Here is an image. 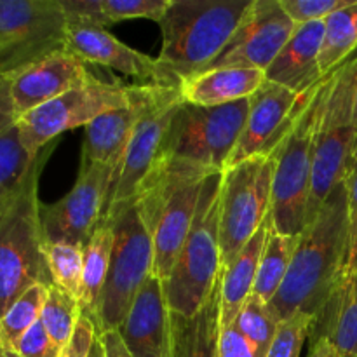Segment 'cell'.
Wrapping results in <instances>:
<instances>
[{"mask_svg":"<svg viewBox=\"0 0 357 357\" xmlns=\"http://www.w3.org/2000/svg\"><path fill=\"white\" fill-rule=\"evenodd\" d=\"M356 126H357V93H356Z\"/></svg>","mask_w":357,"mask_h":357,"instance_id":"cell-47","label":"cell"},{"mask_svg":"<svg viewBox=\"0 0 357 357\" xmlns=\"http://www.w3.org/2000/svg\"><path fill=\"white\" fill-rule=\"evenodd\" d=\"M149 86H124L93 77L82 86L21 115L16 122L21 145L31 157H37L42 149L54 143L63 132L80 126L87 128L101 115L135 103Z\"/></svg>","mask_w":357,"mask_h":357,"instance_id":"cell-10","label":"cell"},{"mask_svg":"<svg viewBox=\"0 0 357 357\" xmlns=\"http://www.w3.org/2000/svg\"><path fill=\"white\" fill-rule=\"evenodd\" d=\"M164 89L166 86L150 84L135 103L108 112L91 122L86 128L82 167L91 166V164H114V167H117L136 126L149 112V108L155 103Z\"/></svg>","mask_w":357,"mask_h":357,"instance_id":"cell-20","label":"cell"},{"mask_svg":"<svg viewBox=\"0 0 357 357\" xmlns=\"http://www.w3.org/2000/svg\"><path fill=\"white\" fill-rule=\"evenodd\" d=\"M324 338L338 357H357V274L342 278L316 316L310 340Z\"/></svg>","mask_w":357,"mask_h":357,"instance_id":"cell-24","label":"cell"},{"mask_svg":"<svg viewBox=\"0 0 357 357\" xmlns=\"http://www.w3.org/2000/svg\"><path fill=\"white\" fill-rule=\"evenodd\" d=\"M248 112L250 100L222 107H195L181 101L167 132L164 162L204 173L225 171L246 126Z\"/></svg>","mask_w":357,"mask_h":357,"instance_id":"cell-8","label":"cell"},{"mask_svg":"<svg viewBox=\"0 0 357 357\" xmlns=\"http://www.w3.org/2000/svg\"><path fill=\"white\" fill-rule=\"evenodd\" d=\"M351 257L347 190L342 181L300 236L288 275L268 305L275 319L296 312L316 317L345 275Z\"/></svg>","mask_w":357,"mask_h":357,"instance_id":"cell-1","label":"cell"},{"mask_svg":"<svg viewBox=\"0 0 357 357\" xmlns=\"http://www.w3.org/2000/svg\"><path fill=\"white\" fill-rule=\"evenodd\" d=\"M66 24L61 0H0V75L65 51Z\"/></svg>","mask_w":357,"mask_h":357,"instance_id":"cell-12","label":"cell"},{"mask_svg":"<svg viewBox=\"0 0 357 357\" xmlns=\"http://www.w3.org/2000/svg\"><path fill=\"white\" fill-rule=\"evenodd\" d=\"M66 51L86 61L87 65L108 66L139 80L142 84L174 87L157 59L126 45L103 26L68 21Z\"/></svg>","mask_w":357,"mask_h":357,"instance_id":"cell-17","label":"cell"},{"mask_svg":"<svg viewBox=\"0 0 357 357\" xmlns=\"http://www.w3.org/2000/svg\"><path fill=\"white\" fill-rule=\"evenodd\" d=\"M54 146L56 142L35 157L20 192L0 216V319L28 288L52 286L44 257L38 180Z\"/></svg>","mask_w":357,"mask_h":357,"instance_id":"cell-3","label":"cell"},{"mask_svg":"<svg viewBox=\"0 0 357 357\" xmlns=\"http://www.w3.org/2000/svg\"><path fill=\"white\" fill-rule=\"evenodd\" d=\"M307 357H338L331 344L324 338H316L310 344V352Z\"/></svg>","mask_w":357,"mask_h":357,"instance_id":"cell-43","label":"cell"},{"mask_svg":"<svg viewBox=\"0 0 357 357\" xmlns=\"http://www.w3.org/2000/svg\"><path fill=\"white\" fill-rule=\"evenodd\" d=\"M213 173L164 162L136 199L153 241V275L166 282L197 213L202 183Z\"/></svg>","mask_w":357,"mask_h":357,"instance_id":"cell-4","label":"cell"},{"mask_svg":"<svg viewBox=\"0 0 357 357\" xmlns=\"http://www.w3.org/2000/svg\"><path fill=\"white\" fill-rule=\"evenodd\" d=\"M49 286L35 284L28 288L0 319V342L13 349L14 344L40 319Z\"/></svg>","mask_w":357,"mask_h":357,"instance_id":"cell-33","label":"cell"},{"mask_svg":"<svg viewBox=\"0 0 357 357\" xmlns=\"http://www.w3.org/2000/svg\"><path fill=\"white\" fill-rule=\"evenodd\" d=\"M356 93L357 52L331 72L317 131L305 227L312 223L333 188L344 181L349 157L357 139Z\"/></svg>","mask_w":357,"mask_h":357,"instance_id":"cell-7","label":"cell"},{"mask_svg":"<svg viewBox=\"0 0 357 357\" xmlns=\"http://www.w3.org/2000/svg\"><path fill=\"white\" fill-rule=\"evenodd\" d=\"M222 173H213L202 183L197 213L187 241L164 282L171 312L194 316L211 295L222 274L220 244V199Z\"/></svg>","mask_w":357,"mask_h":357,"instance_id":"cell-5","label":"cell"},{"mask_svg":"<svg viewBox=\"0 0 357 357\" xmlns=\"http://www.w3.org/2000/svg\"><path fill=\"white\" fill-rule=\"evenodd\" d=\"M68 21L110 26L126 20H153L159 23L169 0H61Z\"/></svg>","mask_w":357,"mask_h":357,"instance_id":"cell-26","label":"cell"},{"mask_svg":"<svg viewBox=\"0 0 357 357\" xmlns=\"http://www.w3.org/2000/svg\"><path fill=\"white\" fill-rule=\"evenodd\" d=\"M357 52V0L324 20V38L319 56L323 75L344 65Z\"/></svg>","mask_w":357,"mask_h":357,"instance_id":"cell-29","label":"cell"},{"mask_svg":"<svg viewBox=\"0 0 357 357\" xmlns=\"http://www.w3.org/2000/svg\"><path fill=\"white\" fill-rule=\"evenodd\" d=\"M98 338H100L101 347H103V357H132L117 330L107 331Z\"/></svg>","mask_w":357,"mask_h":357,"instance_id":"cell-42","label":"cell"},{"mask_svg":"<svg viewBox=\"0 0 357 357\" xmlns=\"http://www.w3.org/2000/svg\"><path fill=\"white\" fill-rule=\"evenodd\" d=\"M351 2L352 0H281V6L293 23L305 24L312 21H324Z\"/></svg>","mask_w":357,"mask_h":357,"instance_id":"cell-36","label":"cell"},{"mask_svg":"<svg viewBox=\"0 0 357 357\" xmlns=\"http://www.w3.org/2000/svg\"><path fill=\"white\" fill-rule=\"evenodd\" d=\"M323 38L324 21L296 24L289 40L265 72V79L296 94L312 89L326 77L319 68Z\"/></svg>","mask_w":357,"mask_h":357,"instance_id":"cell-21","label":"cell"},{"mask_svg":"<svg viewBox=\"0 0 357 357\" xmlns=\"http://www.w3.org/2000/svg\"><path fill=\"white\" fill-rule=\"evenodd\" d=\"M93 77L89 65L66 49L14 73L9 79L17 117L82 86Z\"/></svg>","mask_w":357,"mask_h":357,"instance_id":"cell-19","label":"cell"},{"mask_svg":"<svg viewBox=\"0 0 357 357\" xmlns=\"http://www.w3.org/2000/svg\"><path fill=\"white\" fill-rule=\"evenodd\" d=\"M16 108H14L13 94H10V79L0 75V135L17 122Z\"/></svg>","mask_w":357,"mask_h":357,"instance_id":"cell-41","label":"cell"},{"mask_svg":"<svg viewBox=\"0 0 357 357\" xmlns=\"http://www.w3.org/2000/svg\"><path fill=\"white\" fill-rule=\"evenodd\" d=\"M13 349L21 357H59L61 354V351L49 338L40 319L14 344Z\"/></svg>","mask_w":357,"mask_h":357,"instance_id":"cell-37","label":"cell"},{"mask_svg":"<svg viewBox=\"0 0 357 357\" xmlns=\"http://www.w3.org/2000/svg\"><path fill=\"white\" fill-rule=\"evenodd\" d=\"M107 222H110L114 232V250L93 323L98 337L121 326L135 296L153 275L155 265L152 236L136 202L115 213Z\"/></svg>","mask_w":357,"mask_h":357,"instance_id":"cell-9","label":"cell"},{"mask_svg":"<svg viewBox=\"0 0 357 357\" xmlns=\"http://www.w3.org/2000/svg\"><path fill=\"white\" fill-rule=\"evenodd\" d=\"M274 155H260L227 167L222 174L220 244L227 267L271 216Z\"/></svg>","mask_w":357,"mask_h":357,"instance_id":"cell-11","label":"cell"},{"mask_svg":"<svg viewBox=\"0 0 357 357\" xmlns=\"http://www.w3.org/2000/svg\"><path fill=\"white\" fill-rule=\"evenodd\" d=\"M117 331L132 357H169L171 309L164 281L146 279Z\"/></svg>","mask_w":357,"mask_h":357,"instance_id":"cell-18","label":"cell"},{"mask_svg":"<svg viewBox=\"0 0 357 357\" xmlns=\"http://www.w3.org/2000/svg\"><path fill=\"white\" fill-rule=\"evenodd\" d=\"M80 316H82V309H80V302L75 296L63 291L61 288L54 284L49 286L40 321L52 344L59 351H63V347L70 342Z\"/></svg>","mask_w":357,"mask_h":357,"instance_id":"cell-31","label":"cell"},{"mask_svg":"<svg viewBox=\"0 0 357 357\" xmlns=\"http://www.w3.org/2000/svg\"><path fill=\"white\" fill-rule=\"evenodd\" d=\"M330 77L331 73L324 77L291 132L272 153L275 160L272 180V227L284 236H302L305 230L317 131Z\"/></svg>","mask_w":357,"mask_h":357,"instance_id":"cell-6","label":"cell"},{"mask_svg":"<svg viewBox=\"0 0 357 357\" xmlns=\"http://www.w3.org/2000/svg\"><path fill=\"white\" fill-rule=\"evenodd\" d=\"M0 357H21V356L17 354L14 349L7 347V345H3L2 342H0Z\"/></svg>","mask_w":357,"mask_h":357,"instance_id":"cell-46","label":"cell"},{"mask_svg":"<svg viewBox=\"0 0 357 357\" xmlns=\"http://www.w3.org/2000/svg\"><path fill=\"white\" fill-rule=\"evenodd\" d=\"M112 250H114V232L110 222H100L91 239L84 246V275L80 309L91 323H94L96 305L107 281L110 268Z\"/></svg>","mask_w":357,"mask_h":357,"instance_id":"cell-27","label":"cell"},{"mask_svg":"<svg viewBox=\"0 0 357 357\" xmlns=\"http://www.w3.org/2000/svg\"><path fill=\"white\" fill-rule=\"evenodd\" d=\"M253 0H169L159 21L157 63L174 87L208 68L227 47Z\"/></svg>","mask_w":357,"mask_h":357,"instance_id":"cell-2","label":"cell"},{"mask_svg":"<svg viewBox=\"0 0 357 357\" xmlns=\"http://www.w3.org/2000/svg\"><path fill=\"white\" fill-rule=\"evenodd\" d=\"M345 190H347L349 220H351V253L357 246V139L349 157L347 169L344 176ZM351 258V257H349Z\"/></svg>","mask_w":357,"mask_h":357,"instance_id":"cell-39","label":"cell"},{"mask_svg":"<svg viewBox=\"0 0 357 357\" xmlns=\"http://www.w3.org/2000/svg\"><path fill=\"white\" fill-rule=\"evenodd\" d=\"M44 257L52 284L70 293L80 302L84 275V248L66 243L44 244Z\"/></svg>","mask_w":357,"mask_h":357,"instance_id":"cell-32","label":"cell"},{"mask_svg":"<svg viewBox=\"0 0 357 357\" xmlns=\"http://www.w3.org/2000/svg\"><path fill=\"white\" fill-rule=\"evenodd\" d=\"M220 357H258V354L236 324H230L222 326L220 331Z\"/></svg>","mask_w":357,"mask_h":357,"instance_id":"cell-40","label":"cell"},{"mask_svg":"<svg viewBox=\"0 0 357 357\" xmlns=\"http://www.w3.org/2000/svg\"><path fill=\"white\" fill-rule=\"evenodd\" d=\"M222 274L204 305L194 316L171 312L169 357H220Z\"/></svg>","mask_w":357,"mask_h":357,"instance_id":"cell-23","label":"cell"},{"mask_svg":"<svg viewBox=\"0 0 357 357\" xmlns=\"http://www.w3.org/2000/svg\"><path fill=\"white\" fill-rule=\"evenodd\" d=\"M265 82L267 79L261 70L222 66L204 70L181 80L178 91L183 103L195 107H222L250 100Z\"/></svg>","mask_w":357,"mask_h":357,"instance_id":"cell-22","label":"cell"},{"mask_svg":"<svg viewBox=\"0 0 357 357\" xmlns=\"http://www.w3.org/2000/svg\"><path fill=\"white\" fill-rule=\"evenodd\" d=\"M347 275H356L357 274V246L354 248V251L351 253V258H349L347 264V271H345Z\"/></svg>","mask_w":357,"mask_h":357,"instance_id":"cell-44","label":"cell"},{"mask_svg":"<svg viewBox=\"0 0 357 357\" xmlns=\"http://www.w3.org/2000/svg\"><path fill=\"white\" fill-rule=\"evenodd\" d=\"M271 225L272 216H268L260 230L241 250V253L227 267L222 268V326H230L236 323L244 302L253 293L258 265H260Z\"/></svg>","mask_w":357,"mask_h":357,"instance_id":"cell-25","label":"cell"},{"mask_svg":"<svg viewBox=\"0 0 357 357\" xmlns=\"http://www.w3.org/2000/svg\"><path fill=\"white\" fill-rule=\"evenodd\" d=\"M319 84H316L307 93L296 94L267 80L250 98L246 126L227 162V167H232L253 157L272 155L291 132L293 126L296 124Z\"/></svg>","mask_w":357,"mask_h":357,"instance_id":"cell-15","label":"cell"},{"mask_svg":"<svg viewBox=\"0 0 357 357\" xmlns=\"http://www.w3.org/2000/svg\"><path fill=\"white\" fill-rule=\"evenodd\" d=\"M114 164L80 167L72 190L54 204H40V222L47 243L86 246L103 218L110 194Z\"/></svg>","mask_w":357,"mask_h":357,"instance_id":"cell-14","label":"cell"},{"mask_svg":"<svg viewBox=\"0 0 357 357\" xmlns=\"http://www.w3.org/2000/svg\"><path fill=\"white\" fill-rule=\"evenodd\" d=\"M298 241L300 236H284L271 225L267 243H265L264 253L260 258V265H258L253 295H257L258 298L267 303L274 300V296L278 295L282 282H284L286 275H288Z\"/></svg>","mask_w":357,"mask_h":357,"instance_id":"cell-28","label":"cell"},{"mask_svg":"<svg viewBox=\"0 0 357 357\" xmlns=\"http://www.w3.org/2000/svg\"><path fill=\"white\" fill-rule=\"evenodd\" d=\"M96 330H94V324L91 323L89 317H86L82 314L77 323L75 331H73L72 338H70L68 344L63 347L59 357H89L91 347H93L94 340H96Z\"/></svg>","mask_w":357,"mask_h":357,"instance_id":"cell-38","label":"cell"},{"mask_svg":"<svg viewBox=\"0 0 357 357\" xmlns=\"http://www.w3.org/2000/svg\"><path fill=\"white\" fill-rule=\"evenodd\" d=\"M295 28L281 0H253L227 47L206 70L239 66L267 72Z\"/></svg>","mask_w":357,"mask_h":357,"instance_id":"cell-16","label":"cell"},{"mask_svg":"<svg viewBox=\"0 0 357 357\" xmlns=\"http://www.w3.org/2000/svg\"><path fill=\"white\" fill-rule=\"evenodd\" d=\"M234 324L250 340L258 357H267L279 328V321L275 319L267 302L251 293Z\"/></svg>","mask_w":357,"mask_h":357,"instance_id":"cell-34","label":"cell"},{"mask_svg":"<svg viewBox=\"0 0 357 357\" xmlns=\"http://www.w3.org/2000/svg\"><path fill=\"white\" fill-rule=\"evenodd\" d=\"M181 101L178 87H166L138 122L112 176L101 222L135 204L150 178L162 166L167 132Z\"/></svg>","mask_w":357,"mask_h":357,"instance_id":"cell-13","label":"cell"},{"mask_svg":"<svg viewBox=\"0 0 357 357\" xmlns=\"http://www.w3.org/2000/svg\"><path fill=\"white\" fill-rule=\"evenodd\" d=\"M33 160L21 145L17 126L0 135V216L17 195Z\"/></svg>","mask_w":357,"mask_h":357,"instance_id":"cell-30","label":"cell"},{"mask_svg":"<svg viewBox=\"0 0 357 357\" xmlns=\"http://www.w3.org/2000/svg\"><path fill=\"white\" fill-rule=\"evenodd\" d=\"M89 357H103V347H101V342L98 337H96V340H94L93 347H91Z\"/></svg>","mask_w":357,"mask_h":357,"instance_id":"cell-45","label":"cell"},{"mask_svg":"<svg viewBox=\"0 0 357 357\" xmlns=\"http://www.w3.org/2000/svg\"><path fill=\"white\" fill-rule=\"evenodd\" d=\"M314 321L316 317L305 312H296L281 321L267 357H300L303 344L310 338Z\"/></svg>","mask_w":357,"mask_h":357,"instance_id":"cell-35","label":"cell"}]
</instances>
